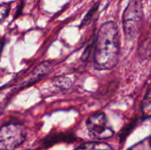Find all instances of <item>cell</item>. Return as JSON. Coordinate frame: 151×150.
I'll use <instances>...</instances> for the list:
<instances>
[{
    "label": "cell",
    "mask_w": 151,
    "mask_h": 150,
    "mask_svg": "<svg viewBox=\"0 0 151 150\" xmlns=\"http://www.w3.org/2000/svg\"><path fill=\"white\" fill-rule=\"evenodd\" d=\"M120 37L114 21L104 23L97 34L94 47V63L97 70L112 69L119 61Z\"/></svg>",
    "instance_id": "obj_1"
},
{
    "label": "cell",
    "mask_w": 151,
    "mask_h": 150,
    "mask_svg": "<svg viewBox=\"0 0 151 150\" xmlns=\"http://www.w3.org/2000/svg\"><path fill=\"white\" fill-rule=\"evenodd\" d=\"M143 19L142 0H130L123 13V29L127 40H134L141 28Z\"/></svg>",
    "instance_id": "obj_2"
},
{
    "label": "cell",
    "mask_w": 151,
    "mask_h": 150,
    "mask_svg": "<svg viewBox=\"0 0 151 150\" xmlns=\"http://www.w3.org/2000/svg\"><path fill=\"white\" fill-rule=\"evenodd\" d=\"M27 136L24 126L10 123L0 128V150H13L21 145Z\"/></svg>",
    "instance_id": "obj_3"
},
{
    "label": "cell",
    "mask_w": 151,
    "mask_h": 150,
    "mask_svg": "<svg viewBox=\"0 0 151 150\" xmlns=\"http://www.w3.org/2000/svg\"><path fill=\"white\" fill-rule=\"evenodd\" d=\"M87 127L90 135L96 139H107L114 134L112 128L108 125L107 118L104 113H96L87 121Z\"/></svg>",
    "instance_id": "obj_4"
},
{
    "label": "cell",
    "mask_w": 151,
    "mask_h": 150,
    "mask_svg": "<svg viewBox=\"0 0 151 150\" xmlns=\"http://www.w3.org/2000/svg\"><path fill=\"white\" fill-rule=\"evenodd\" d=\"M50 69H51V64H50L49 62H45V63L41 64L39 66H37L35 68V70L34 71L32 76L30 77V79H29V84H32L34 82H36L41 78H42L46 74H48L50 72Z\"/></svg>",
    "instance_id": "obj_5"
},
{
    "label": "cell",
    "mask_w": 151,
    "mask_h": 150,
    "mask_svg": "<svg viewBox=\"0 0 151 150\" xmlns=\"http://www.w3.org/2000/svg\"><path fill=\"white\" fill-rule=\"evenodd\" d=\"M76 150H112L111 147L104 142H88Z\"/></svg>",
    "instance_id": "obj_6"
},
{
    "label": "cell",
    "mask_w": 151,
    "mask_h": 150,
    "mask_svg": "<svg viewBox=\"0 0 151 150\" xmlns=\"http://www.w3.org/2000/svg\"><path fill=\"white\" fill-rule=\"evenodd\" d=\"M142 111L146 118H151V89H150L142 103Z\"/></svg>",
    "instance_id": "obj_7"
},
{
    "label": "cell",
    "mask_w": 151,
    "mask_h": 150,
    "mask_svg": "<svg viewBox=\"0 0 151 150\" xmlns=\"http://www.w3.org/2000/svg\"><path fill=\"white\" fill-rule=\"evenodd\" d=\"M127 150H151V136L134 144Z\"/></svg>",
    "instance_id": "obj_8"
},
{
    "label": "cell",
    "mask_w": 151,
    "mask_h": 150,
    "mask_svg": "<svg viewBox=\"0 0 151 150\" xmlns=\"http://www.w3.org/2000/svg\"><path fill=\"white\" fill-rule=\"evenodd\" d=\"M53 82H54L55 86H57L60 88H68L72 84V80H70V78L63 77V76L54 78Z\"/></svg>",
    "instance_id": "obj_9"
},
{
    "label": "cell",
    "mask_w": 151,
    "mask_h": 150,
    "mask_svg": "<svg viewBox=\"0 0 151 150\" xmlns=\"http://www.w3.org/2000/svg\"><path fill=\"white\" fill-rule=\"evenodd\" d=\"M97 8H98V4H96L95 6H93L92 7V9L88 11V13L87 14V16L84 18V19L82 20V23H81V27H83L84 25H86L87 23H88L89 21H90V19H92V17L94 16V14H95V12L97 11Z\"/></svg>",
    "instance_id": "obj_10"
},
{
    "label": "cell",
    "mask_w": 151,
    "mask_h": 150,
    "mask_svg": "<svg viewBox=\"0 0 151 150\" xmlns=\"http://www.w3.org/2000/svg\"><path fill=\"white\" fill-rule=\"evenodd\" d=\"M9 11H10V8L8 5H0V22L3 21L8 15L9 13Z\"/></svg>",
    "instance_id": "obj_11"
},
{
    "label": "cell",
    "mask_w": 151,
    "mask_h": 150,
    "mask_svg": "<svg viewBox=\"0 0 151 150\" xmlns=\"http://www.w3.org/2000/svg\"><path fill=\"white\" fill-rule=\"evenodd\" d=\"M23 5H24V3L21 2V4H19V5L18 6L17 11H16V13H15V18H18V17L21 14V11H22V10H23Z\"/></svg>",
    "instance_id": "obj_12"
},
{
    "label": "cell",
    "mask_w": 151,
    "mask_h": 150,
    "mask_svg": "<svg viewBox=\"0 0 151 150\" xmlns=\"http://www.w3.org/2000/svg\"><path fill=\"white\" fill-rule=\"evenodd\" d=\"M3 46H4V42H3V41H0V53H1V51H2Z\"/></svg>",
    "instance_id": "obj_13"
}]
</instances>
